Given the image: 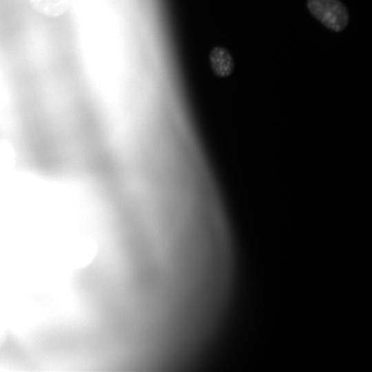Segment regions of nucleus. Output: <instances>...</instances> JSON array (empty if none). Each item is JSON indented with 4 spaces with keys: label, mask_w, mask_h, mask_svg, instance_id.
Returning a JSON list of instances; mask_svg holds the SVG:
<instances>
[{
    "label": "nucleus",
    "mask_w": 372,
    "mask_h": 372,
    "mask_svg": "<svg viewBox=\"0 0 372 372\" xmlns=\"http://www.w3.org/2000/svg\"><path fill=\"white\" fill-rule=\"evenodd\" d=\"M311 14L329 30L338 32L346 28L349 14L340 0H307Z\"/></svg>",
    "instance_id": "obj_1"
},
{
    "label": "nucleus",
    "mask_w": 372,
    "mask_h": 372,
    "mask_svg": "<svg viewBox=\"0 0 372 372\" xmlns=\"http://www.w3.org/2000/svg\"><path fill=\"white\" fill-rule=\"evenodd\" d=\"M28 2L34 10L48 17L63 15L70 6V0H28Z\"/></svg>",
    "instance_id": "obj_2"
},
{
    "label": "nucleus",
    "mask_w": 372,
    "mask_h": 372,
    "mask_svg": "<svg viewBox=\"0 0 372 372\" xmlns=\"http://www.w3.org/2000/svg\"><path fill=\"white\" fill-rule=\"evenodd\" d=\"M211 67L220 76L230 75L234 69V63L231 54L224 48H215L210 55Z\"/></svg>",
    "instance_id": "obj_3"
}]
</instances>
